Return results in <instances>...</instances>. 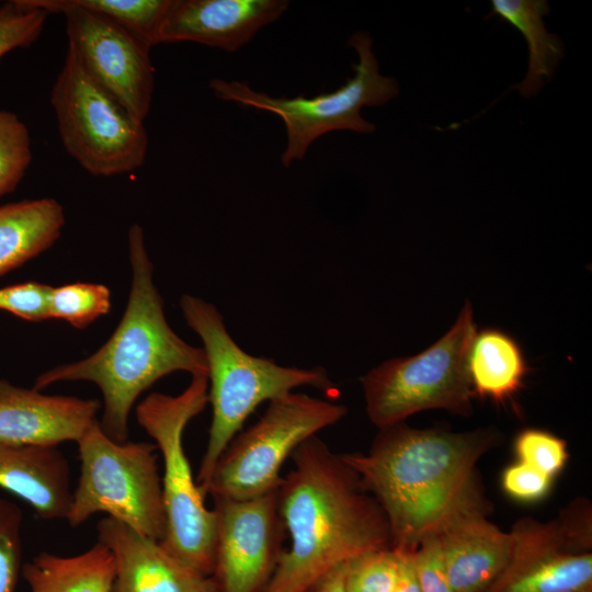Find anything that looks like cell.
<instances>
[{"mask_svg":"<svg viewBox=\"0 0 592 592\" xmlns=\"http://www.w3.org/2000/svg\"><path fill=\"white\" fill-rule=\"evenodd\" d=\"M499 440L491 428L451 432L401 422L379 429L367 453L342 457L383 509L391 547L414 551L453 517L490 511L476 466Z\"/></svg>","mask_w":592,"mask_h":592,"instance_id":"6da1fadb","label":"cell"},{"mask_svg":"<svg viewBox=\"0 0 592 592\" xmlns=\"http://www.w3.org/2000/svg\"><path fill=\"white\" fill-rule=\"evenodd\" d=\"M291 457L292 469L277 489L291 546L263 592H307L338 565L392 548L383 509L342 454L314 435Z\"/></svg>","mask_w":592,"mask_h":592,"instance_id":"7a4b0ae2","label":"cell"},{"mask_svg":"<svg viewBox=\"0 0 592 592\" xmlns=\"http://www.w3.org/2000/svg\"><path fill=\"white\" fill-rule=\"evenodd\" d=\"M128 253L132 287L124 315L111 338L89 357L38 375L33 387L42 390L65 380L94 383L104 401L100 426L118 443L128 440L129 413L135 401L158 379L178 371L192 376H207L208 372L203 348L187 344L166 319L138 224L128 231Z\"/></svg>","mask_w":592,"mask_h":592,"instance_id":"3957f363","label":"cell"},{"mask_svg":"<svg viewBox=\"0 0 592 592\" xmlns=\"http://www.w3.org/2000/svg\"><path fill=\"white\" fill-rule=\"evenodd\" d=\"M180 307L187 326L203 342L208 368V402L213 417L196 478L202 491L218 458L260 403L297 387L310 386L332 392L334 385L321 366H282L271 358L248 354L231 338L213 304L185 294Z\"/></svg>","mask_w":592,"mask_h":592,"instance_id":"277c9868","label":"cell"},{"mask_svg":"<svg viewBox=\"0 0 592 592\" xmlns=\"http://www.w3.org/2000/svg\"><path fill=\"white\" fill-rule=\"evenodd\" d=\"M208 403V378L192 376L179 395H148L136 407L139 425L153 439L163 462L161 477L167 532L160 544L180 561L213 576L216 550V514L204 502L183 446L187 423Z\"/></svg>","mask_w":592,"mask_h":592,"instance_id":"5b68a950","label":"cell"},{"mask_svg":"<svg viewBox=\"0 0 592 592\" xmlns=\"http://www.w3.org/2000/svg\"><path fill=\"white\" fill-rule=\"evenodd\" d=\"M80 477L66 520L76 527L102 512L143 536L162 542L167 516L157 446L118 443L96 420L77 442Z\"/></svg>","mask_w":592,"mask_h":592,"instance_id":"8992f818","label":"cell"},{"mask_svg":"<svg viewBox=\"0 0 592 592\" xmlns=\"http://www.w3.org/2000/svg\"><path fill=\"white\" fill-rule=\"evenodd\" d=\"M348 44L358 56L357 64L353 65L354 76L332 92L320 93L314 98L273 96L255 91L246 82L220 78L212 79L208 86L221 101L270 112L282 119L286 145L281 162L288 168L306 156L314 141L330 132H374L376 126L363 118L362 107L383 105L399 93L397 80L379 72L372 48L373 41L367 32H355L348 39Z\"/></svg>","mask_w":592,"mask_h":592,"instance_id":"52a82bcc","label":"cell"},{"mask_svg":"<svg viewBox=\"0 0 592 592\" xmlns=\"http://www.w3.org/2000/svg\"><path fill=\"white\" fill-rule=\"evenodd\" d=\"M476 331L467 301L449 330L431 346L412 356L385 361L362 376L371 422L382 429L432 409L469 415L474 395L466 358Z\"/></svg>","mask_w":592,"mask_h":592,"instance_id":"ba28073f","label":"cell"},{"mask_svg":"<svg viewBox=\"0 0 592 592\" xmlns=\"http://www.w3.org/2000/svg\"><path fill=\"white\" fill-rule=\"evenodd\" d=\"M346 412L343 405L301 392L271 400L263 415L223 452L202 493L249 499L277 491L286 459L303 442L339 422Z\"/></svg>","mask_w":592,"mask_h":592,"instance_id":"9c48e42d","label":"cell"},{"mask_svg":"<svg viewBox=\"0 0 592 592\" xmlns=\"http://www.w3.org/2000/svg\"><path fill=\"white\" fill-rule=\"evenodd\" d=\"M50 103L62 146L90 174L113 177L144 164L148 151L144 122L87 73L69 45Z\"/></svg>","mask_w":592,"mask_h":592,"instance_id":"30bf717a","label":"cell"},{"mask_svg":"<svg viewBox=\"0 0 592 592\" xmlns=\"http://www.w3.org/2000/svg\"><path fill=\"white\" fill-rule=\"evenodd\" d=\"M65 16L68 45L87 73L140 122L150 111L155 69L150 47L111 20L68 0H26Z\"/></svg>","mask_w":592,"mask_h":592,"instance_id":"8fae6325","label":"cell"},{"mask_svg":"<svg viewBox=\"0 0 592 592\" xmlns=\"http://www.w3.org/2000/svg\"><path fill=\"white\" fill-rule=\"evenodd\" d=\"M213 578L220 592H263L277 566L286 531L277 491L249 499L214 497Z\"/></svg>","mask_w":592,"mask_h":592,"instance_id":"7c38bea8","label":"cell"},{"mask_svg":"<svg viewBox=\"0 0 592 592\" xmlns=\"http://www.w3.org/2000/svg\"><path fill=\"white\" fill-rule=\"evenodd\" d=\"M509 561L490 592H588L592 583L591 540L562 517L519 520L510 531Z\"/></svg>","mask_w":592,"mask_h":592,"instance_id":"4fadbf2b","label":"cell"},{"mask_svg":"<svg viewBox=\"0 0 592 592\" xmlns=\"http://www.w3.org/2000/svg\"><path fill=\"white\" fill-rule=\"evenodd\" d=\"M96 530L98 540L114 557L111 592H220L212 576L180 561L160 542L109 516L98 522Z\"/></svg>","mask_w":592,"mask_h":592,"instance_id":"5bb4252c","label":"cell"},{"mask_svg":"<svg viewBox=\"0 0 592 592\" xmlns=\"http://www.w3.org/2000/svg\"><path fill=\"white\" fill-rule=\"evenodd\" d=\"M288 7L287 0H173L159 44L194 42L236 52Z\"/></svg>","mask_w":592,"mask_h":592,"instance_id":"9a60e30c","label":"cell"},{"mask_svg":"<svg viewBox=\"0 0 592 592\" xmlns=\"http://www.w3.org/2000/svg\"><path fill=\"white\" fill-rule=\"evenodd\" d=\"M100 402L44 395L0 379V443L57 446L78 442L98 420Z\"/></svg>","mask_w":592,"mask_h":592,"instance_id":"2e32d148","label":"cell"},{"mask_svg":"<svg viewBox=\"0 0 592 592\" xmlns=\"http://www.w3.org/2000/svg\"><path fill=\"white\" fill-rule=\"evenodd\" d=\"M470 511L448 521L436 534L447 579L455 592H482L504 570L513 545L511 532Z\"/></svg>","mask_w":592,"mask_h":592,"instance_id":"e0dca14e","label":"cell"},{"mask_svg":"<svg viewBox=\"0 0 592 592\" xmlns=\"http://www.w3.org/2000/svg\"><path fill=\"white\" fill-rule=\"evenodd\" d=\"M0 488L42 519L66 520L72 498L68 460L57 446L0 443Z\"/></svg>","mask_w":592,"mask_h":592,"instance_id":"ac0fdd59","label":"cell"},{"mask_svg":"<svg viewBox=\"0 0 592 592\" xmlns=\"http://www.w3.org/2000/svg\"><path fill=\"white\" fill-rule=\"evenodd\" d=\"M64 225V208L50 197L0 206V275L52 247Z\"/></svg>","mask_w":592,"mask_h":592,"instance_id":"d6986e66","label":"cell"},{"mask_svg":"<svg viewBox=\"0 0 592 592\" xmlns=\"http://www.w3.org/2000/svg\"><path fill=\"white\" fill-rule=\"evenodd\" d=\"M466 368L474 396L502 403L523 386L527 364L515 339L500 329L485 328L475 333Z\"/></svg>","mask_w":592,"mask_h":592,"instance_id":"ffe728a7","label":"cell"},{"mask_svg":"<svg viewBox=\"0 0 592 592\" xmlns=\"http://www.w3.org/2000/svg\"><path fill=\"white\" fill-rule=\"evenodd\" d=\"M30 592H111L115 576L112 551L99 540L76 556L41 553L22 566Z\"/></svg>","mask_w":592,"mask_h":592,"instance_id":"44dd1931","label":"cell"},{"mask_svg":"<svg viewBox=\"0 0 592 592\" xmlns=\"http://www.w3.org/2000/svg\"><path fill=\"white\" fill-rule=\"evenodd\" d=\"M492 14L514 26L528 46V68L525 78L516 86L520 94L535 95L554 76L563 57L561 39L549 33L544 16L549 12L545 0H492Z\"/></svg>","mask_w":592,"mask_h":592,"instance_id":"7402d4cb","label":"cell"},{"mask_svg":"<svg viewBox=\"0 0 592 592\" xmlns=\"http://www.w3.org/2000/svg\"><path fill=\"white\" fill-rule=\"evenodd\" d=\"M118 24L150 48L159 44V33L173 0H68Z\"/></svg>","mask_w":592,"mask_h":592,"instance_id":"603a6c76","label":"cell"},{"mask_svg":"<svg viewBox=\"0 0 592 592\" xmlns=\"http://www.w3.org/2000/svg\"><path fill=\"white\" fill-rule=\"evenodd\" d=\"M111 308V292L102 284L72 283L53 287L48 295V317L82 329Z\"/></svg>","mask_w":592,"mask_h":592,"instance_id":"cb8c5ba5","label":"cell"},{"mask_svg":"<svg viewBox=\"0 0 592 592\" xmlns=\"http://www.w3.org/2000/svg\"><path fill=\"white\" fill-rule=\"evenodd\" d=\"M31 161L26 125L14 113L0 111V196L14 191Z\"/></svg>","mask_w":592,"mask_h":592,"instance_id":"d4e9b609","label":"cell"},{"mask_svg":"<svg viewBox=\"0 0 592 592\" xmlns=\"http://www.w3.org/2000/svg\"><path fill=\"white\" fill-rule=\"evenodd\" d=\"M399 570V554L384 548L346 561L345 592H394Z\"/></svg>","mask_w":592,"mask_h":592,"instance_id":"484cf974","label":"cell"},{"mask_svg":"<svg viewBox=\"0 0 592 592\" xmlns=\"http://www.w3.org/2000/svg\"><path fill=\"white\" fill-rule=\"evenodd\" d=\"M49 13L26 0H12L0 7V58L15 48H25L41 35Z\"/></svg>","mask_w":592,"mask_h":592,"instance_id":"4316f807","label":"cell"},{"mask_svg":"<svg viewBox=\"0 0 592 592\" xmlns=\"http://www.w3.org/2000/svg\"><path fill=\"white\" fill-rule=\"evenodd\" d=\"M517 460L555 478L568 459L567 443L557 435L536 428L521 431L514 440Z\"/></svg>","mask_w":592,"mask_h":592,"instance_id":"83f0119b","label":"cell"},{"mask_svg":"<svg viewBox=\"0 0 592 592\" xmlns=\"http://www.w3.org/2000/svg\"><path fill=\"white\" fill-rule=\"evenodd\" d=\"M22 521L19 505L0 498V592H14L22 570Z\"/></svg>","mask_w":592,"mask_h":592,"instance_id":"f1b7e54d","label":"cell"},{"mask_svg":"<svg viewBox=\"0 0 592 592\" xmlns=\"http://www.w3.org/2000/svg\"><path fill=\"white\" fill-rule=\"evenodd\" d=\"M50 285L26 282L0 288V309L24 320L38 322L48 319Z\"/></svg>","mask_w":592,"mask_h":592,"instance_id":"f546056e","label":"cell"},{"mask_svg":"<svg viewBox=\"0 0 592 592\" xmlns=\"http://www.w3.org/2000/svg\"><path fill=\"white\" fill-rule=\"evenodd\" d=\"M553 480L536 468L517 460L503 470L501 486L510 498L530 503L544 499Z\"/></svg>","mask_w":592,"mask_h":592,"instance_id":"4dcf8cb0","label":"cell"},{"mask_svg":"<svg viewBox=\"0 0 592 592\" xmlns=\"http://www.w3.org/2000/svg\"><path fill=\"white\" fill-rule=\"evenodd\" d=\"M413 562L420 592H455L447 579L435 535L420 542L413 551Z\"/></svg>","mask_w":592,"mask_h":592,"instance_id":"1f68e13d","label":"cell"},{"mask_svg":"<svg viewBox=\"0 0 592 592\" xmlns=\"http://www.w3.org/2000/svg\"><path fill=\"white\" fill-rule=\"evenodd\" d=\"M397 551L399 554V570L394 592H420L413 562V551Z\"/></svg>","mask_w":592,"mask_h":592,"instance_id":"d6a6232c","label":"cell"},{"mask_svg":"<svg viewBox=\"0 0 592 592\" xmlns=\"http://www.w3.org/2000/svg\"><path fill=\"white\" fill-rule=\"evenodd\" d=\"M346 562L338 565L337 567L325 573L319 580H317L307 592H345L344 576H345Z\"/></svg>","mask_w":592,"mask_h":592,"instance_id":"836d02e7","label":"cell"}]
</instances>
